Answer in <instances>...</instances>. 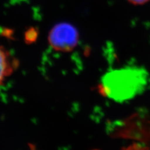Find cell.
I'll return each mask as SVG.
<instances>
[{"label": "cell", "instance_id": "277c9868", "mask_svg": "<svg viewBox=\"0 0 150 150\" xmlns=\"http://www.w3.org/2000/svg\"><path fill=\"white\" fill-rule=\"evenodd\" d=\"M127 1L134 5H142L149 1L150 0H127Z\"/></svg>", "mask_w": 150, "mask_h": 150}, {"label": "cell", "instance_id": "3957f363", "mask_svg": "<svg viewBox=\"0 0 150 150\" xmlns=\"http://www.w3.org/2000/svg\"><path fill=\"white\" fill-rule=\"evenodd\" d=\"M13 65L9 53L0 45V85L6 78L12 73Z\"/></svg>", "mask_w": 150, "mask_h": 150}, {"label": "cell", "instance_id": "7a4b0ae2", "mask_svg": "<svg viewBox=\"0 0 150 150\" xmlns=\"http://www.w3.org/2000/svg\"><path fill=\"white\" fill-rule=\"evenodd\" d=\"M79 34L74 26L68 23H61L50 31L49 42L56 51L67 52L73 50L78 44Z\"/></svg>", "mask_w": 150, "mask_h": 150}, {"label": "cell", "instance_id": "6da1fadb", "mask_svg": "<svg viewBox=\"0 0 150 150\" xmlns=\"http://www.w3.org/2000/svg\"><path fill=\"white\" fill-rule=\"evenodd\" d=\"M142 74L139 70H117L107 74L103 80L105 93L116 100L134 95L142 87Z\"/></svg>", "mask_w": 150, "mask_h": 150}]
</instances>
